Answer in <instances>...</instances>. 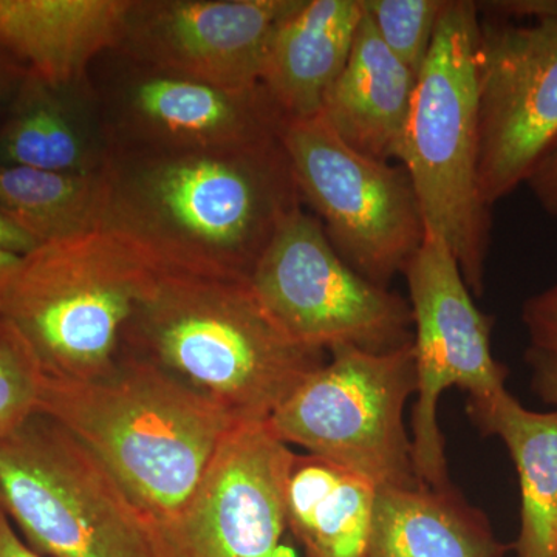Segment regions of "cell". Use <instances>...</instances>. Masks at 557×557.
<instances>
[{
  "mask_svg": "<svg viewBox=\"0 0 557 557\" xmlns=\"http://www.w3.org/2000/svg\"><path fill=\"white\" fill-rule=\"evenodd\" d=\"M527 362L531 369L534 394L552 405L557 412V357L528 348Z\"/></svg>",
  "mask_w": 557,
  "mask_h": 557,
  "instance_id": "83f0119b",
  "label": "cell"
},
{
  "mask_svg": "<svg viewBox=\"0 0 557 557\" xmlns=\"http://www.w3.org/2000/svg\"><path fill=\"white\" fill-rule=\"evenodd\" d=\"M0 509L47 557H157L152 520L79 440L40 412L0 438Z\"/></svg>",
  "mask_w": 557,
  "mask_h": 557,
  "instance_id": "8992f818",
  "label": "cell"
},
{
  "mask_svg": "<svg viewBox=\"0 0 557 557\" xmlns=\"http://www.w3.org/2000/svg\"><path fill=\"white\" fill-rule=\"evenodd\" d=\"M509 549L453 483L376 494L368 557H505Z\"/></svg>",
  "mask_w": 557,
  "mask_h": 557,
  "instance_id": "ac0fdd59",
  "label": "cell"
},
{
  "mask_svg": "<svg viewBox=\"0 0 557 557\" xmlns=\"http://www.w3.org/2000/svg\"><path fill=\"white\" fill-rule=\"evenodd\" d=\"M376 494L346 468L295 454L285 493L288 531L306 557H368Z\"/></svg>",
  "mask_w": 557,
  "mask_h": 557,
  "instance_id": "ffe728a7",
  "label": "cell"
},
{
  "mask_svg": "<svg viewBox=\"0 0 557 557\" xmlns=\"http://www.w3.org/2000/svg\"><path fill=\"white\" fill-rule=\"evenodd\" d=\"M479 186L487 208L515 193L557 138V20L480 14Z\"/></svg>",
  "mask_w": 557,
  "mask_h": 557,
  "instance_id": "7c38bea8",
  "label": "cell"
},
{
  "mask_svg": "<svg viewBox=\"0 0 557 557\" xmlns=\"http://www.w3.org/2000/svg\"><path fill=\"white\" fill-rule=\"evenodd\" d=\"M22 258L24 256L0 248V307H2L3 298L9 292L14 274L20 269Z\"/></svg>",
  "mask_w": 557,
  "mask_h": 557,
  "instance_id": "1f68e13d",
  "label": "cell"
},
{
  "mask_svg": "<svg viewBox=\"0 0 557 557\" xmlns=\"http://www.w3.org/2000/svg\"><path fill=\"white\" fill-rule=\"evenodd\" d=\"M362 0H302L281 22L262 86L287 120L313 119L346 67L361 24Z\"/></svg>",
  "mask_w": 557,
  "mask_h": 557,
  "instance_id": "2e32d148",
  "label": "cell"
},
{
  "mask_svg": "<svg viewBox=\"0 0 557 557\" xmlns=\"http://www.w3.org/2000/svg\"><path fill=\"white\" fill-rule=\"evenodd\" d=\"M295 453L269 421L230 432L177 515L153 523L157 557H295L284 544Z\"/></svg>",
  "mask_w": 557,
  "mask_h": 557,
  "instance_id": "8fae6325",
  "label": "cell"
},
{
  "mask_svg": "<svg viewBox=\"0 0 557 557\" xmlns=\"http://www.w3.org/2000/svg\"><path fill=\"white\" fill-rule=\"evenodd\" d=\"M132 0H0V50L53 89H76L119 49Z\"/></svg>",
  "mask_w": 557,
  "mask_h": 557,
  "instance_id": "9a60e30c",
  "label": "cell"
},
{
  "mask_svg": "<svg viewBox=\"0 0 557 557\" xmlns=\"http://www.w3.org/2000/svg\"><path fill=\"white\" fill-rule=\"evenodd\" d=\"M46 372L20 330L0 314V438L38 412Z\"/></svg>",
  "mask_w": 557,
  "mask_h": 557,
  "instance_id": "cb8c5ba5",
  "label": "cell"
},
{
  "mask_svg": "<svg viewBox=\"0 0 557 557\" xmlns=\"http://www.w3.org/2000/svg\"><path fill=\"white\" fill-rule=\"evenodd\" d=\"M131 64L102 110L108 152L236 149L281 138L287 119L263 86L223 90Z\"/></svg>",
  "mask_w": 557,
  "mask_h": 557,
  "instance_id": "5bb4252c",
  "label": "cell"
},
{
  "mask_svg": "<svg viewBox=\"0 0 557 557\" xmlns=\"http://www.w3.org/2000/svg\"><path fill=\"white\" fill-rule=\"evenodd\" d=\"M75 89H53L25 73L0 123V166L91 174L104 168L102 132L90 129Z\"/></svg>",
  "mask_w": 557,
  "mask_h": 557,
  "instance_id": "44dd1931",
  "label": "cell"
},
{
  "mask_svg": "<svg viewBox=\"0 0 557 557\" xmlns=\"http://www.w3.org/2000/svg\"><path fill=\"white\" fill-rule=\"evenodd\" d=\"M163 273L149 249L102 226L25 255L0 314L27 339L46 375L98 379L115 364L124 327Z\"/></svg>",
  "mask_w": 557,
  "mask_h": 557,
  "instance_id": "277c9868",
  "label": "cell"
},
{
  "mask_svg": "<svg viewBox=\"0 0 557 557\" xmlns=\"http://www.w3.org/2000/svg\"><path fill=\"white\" fill-rule=\"evenodd\" d=\"M468 416L515 461L520 487L519 557H557V412L528 410L504 388L468 399Z\"/></svg>",
  "mask_w": 557,
  "mask_h": 557,
  "instance_id": "d6986e66",
  "label": "cell"
},
{
  "mask_svg": "<svg viewBox=\"0 0 557 557\" xmlns=\"http://www.w3.org/2000/svg\"><path fill=\"white\" fill-rule=\"evenodd\" d=\"M480 11L446 0L410 106L399 164L424 230L446 242L472 295L485 292L491 214L479 186Z\"/></svg>",
  "mask_w": 557,
  "mask_h": 557,
  "instance_id": "5b68a950",
  "label": "cell"
},
{
  "mask_svg": "<svg viewBox=\"0 0 557 557\" xmlns=\"http://www.w3.org/2000/svg\"><path fill=\"white\" fill-rule=\"evenodd\" d=\"M104 226L164 271L249 278L282 215L302 203L281 138L236 149L109 150ZM304 205V203H302Z\"/></svg>",
  "mask_w": 557,
  "mask_h": 557,
  "instance_id": "6da1fadb",
  "label": "cell"
},
{
  "mask_svg": "<svg viewBox=\"0 0 557 557\" xmlns=\"http://www.w3.org/2000/svg\"><path fill=\"white\" fill-rule=\"evenodd\" d=\"M170 372L239 423H262L327 362L289 338L248 278L164 271L132 314L121 347Z\"/></svg>",
  "mask_w": 557,
  "mask_h": 557,
  "instance_id": "3957f363",
  "label": "cell"
},
{
  "mask_svg": "<svg viewBox=\"0 0 557 557\" xmlns=\"http://www.w3.org/2000/svg\"><path fill=\"white\" fill-rule=\"evenodd\" d=\"M522 321L530 335V348L557 357V285L523 304Z\"/></svg>",
  "mask_w": 557,
  "mask_h": 557,
  "instance_id": "d4e9b609",
  "label": "cell"
},
{
  "mask_svg": "<svg viewBox=\"0 0 557 557\" xmlns=\"http://www.w3.org/2000/svg\"><path fill=\"white\" fill-rule=\"evenodd\" d=\"M417 78L387 49L364 11L346 67L319 115L358 152L398 160Z\"/></svg>",
  "mask_w": 557,
  "mask_h": 557,
  "instance_id": "e0dca14e",
  "label": "cell"
},
{
  "mask_svg": "<svg viewBox=\"0 0 557 557\" xmlns=\"http://www.w3.org/2000/svg\"><path fill=\"white\" fill-rule=\"evenodd\" d=\"M24 76V70L0 50V123L5 119Z\"/></svg>",
  "mask_w": 557,
  "mask_h": 557,
  "instance_id": "f1b7e54d",
  "label": "cell"
},
{
  "mask_svg": "<svg viewBox=\"0 0 557 557\" xmlns=\"http://www.w3.org/2000/svg\"><path fill=\"white\" fill-rule=\"evenodd\" d=\"M302 0H132L119 53L231 91L262 86L271 39Z\"/></svg>",
  "mask_w": 557,
  "mask_h": 557,
  "instance_id": "4fadbf2b",
  "label": "cell"
},
{
  "mask_svg": "<svg viewBox=\"0 0 557 557\" xmlns=\"http://www.w3.org/2000/svg\"><path fill=\"white\" fill-rule=\"evenodd\" d=\"M296 557V556H295Z\"/></svg>",
  "mask_w": 557,
  "mask_h": 557,
  "instance_id": "d6a6232c",
  "label": "cell"
},
{
  "mask_svg": "<svg viewBox=\"0 0 557 557\" xmlns=\"http://www.w3.org/2000/svg\"><path fill=\"white\" fill-rule=\"evenodd\" d=\"M446 0H362V9L388 50L420 75Z\"/></svg>",
  "mask_w": 557,
  "mask_h": 557,
  "instance_id": "603a6c76",
  "label": "cell"
},
{
  "mask_svg": "<svg viewBox=\"0 0 557 557\" xmlns=\"http://www.w3.org/2000/svg\"><path fill=\"white\" fill-rule=\"evenodd\" d=\"M38 412L79 440L153 523L174 518L230 432L225 409L149 359L120 348L106 375H46Z\"/></svg>",
  "mask_w": 557,
  "mask_h": 557,
  "instance_id": "7a4b0ae2",
  "label": "cell"
},
{
  "mask_svg": "<svg viewBox=\"0 0 557 557\" xmlns=\"http://www.w3.org/2000/svg\"><path fill=\"white\" fill-rule=\"evenodd\" d=\"M0 248L25 256L33 251V249L38 248V245L27 234L22 233L16 225H13L7 219V215L0 211Z\"/></svg>",
  "mask_w": 557,
  "mask_h": 557,
  "instance_id": "4dcf8cb0",
  "label": "cell"
},
{
  "mask_svg": "<svg viewBox=\"0 0 557 557\" xmlns=\"http://www.w3.org/2000/svg\"><path fill=\"white\" fill-rule=\"evenodd\" d=\"M413 319L417 401L412 412L413 465L428 486L449 485L438 401L449 387L485 398L504 391L509 375L491 350L494 318L483 313L446 242L424 230L405 270Z\"/></svg>",
  "mask_w": 557,
  "mask_h": 557,
  "instance_id": "30bf717a",
  "label": "cell"
},
{
  "mask_svg": "<svg viewBox=\"0 0 557 557\" xmlns=\"http://www.w3.org/2000/svg\"><path fill=\"white\" fill-rule=\"evenodd\" d=\"M106 200L102 170L65 174L0 166V211L38 247L102 228Z\"/></svg>",
  "mask_w": 557,
  "mask_h": 557,
  "instance_id": "7402d4cb",
  "label": "cell"
},
{
  "mask_svg": "<svg viewBox=\"0 0 557 557\" xmlns=\"http://www.w3.org/2000/svg\"><path fill=\"white\" fill-rule=\"evenodd\" d=\"M480 13L507 21L542 22L557 20V0H490L475 2Z\"/></svg>",
  "mask_w": 557,
  "mask_h": 557,
  "instance_id": "484cf974",
  "label": "cell"
},
{
  "mask_svg": "<svg viewBox=\"0 0 557 557\" xmlns=\"http://www.w3.org/2000/svg\"><path fill=\"white\" fill-rule=\"evenodd\" d=\"M0 557H47L22 541L5 512L0 509Z\"/></svg>",
  "mask_w": 557,
  "mask_h": 557,
  "instance_id": "f546056e",
  "label": "cell"
},
{
  "mask_svg": "<svg viewBox=\"0 0 557 557\" xmlns=\"http://www.w3.org/2000/svg\"><path fill=\"white\" fill-rule=\"evenodd\" d=\"M525 183L541 208L557 218V138L545 150Z\"/></svg>",
  "mask_w": 557,
  "mask_h": 557,
  "instance_id": "4316f807",
  "label": "cell"
},
{
  "mask_svg": "<svg viewBox=\"0 0 557 557\" xmlns=\"http://www.w3.org/2000/svg\"><path fill=\"white\" fill-rule=\"evenodd\" d=\"M281 141L302 203L362 277L388 288L424 237L416 189L401 164L348 146L321 115L285 120Z\"/></svg>",
  "mask_w": 557,
  "mask_h": 557,
  "instance_id": "9c48e42d",
  "label": "cell"
},
{
  "mask_svg": "<svg viewBox=\"0 0 557 557\" xmlns=\"http://www.w3.org/2000/svg\"><path fill=\"white\" fill-rule=\"evenodd\" d=\"M417 394L413 343L370 354L333 348L269 420L282 442L368 479L376 490L424 485L413 465L405 408Z\"/></svg>",
  "mask_w": 557,
  "mask_h": 557,
  "instance_id": "52a82bcc",
  "label": "cell"
},
{
  "mask_svg": "<svg viewBox=\"0 0 557 557\" xmlns=\"http://www.w3.org/2000/svg\"><path fill=\"white\" fill-rule=\"evenodd\" d=\"M248 281L278 327L302 346L386 354L413 343L409 300L351 269L302 203L278 220Z\"/></svg>",
  "mask_w": 557,
  "mask_h": 557,
  "instance_id": "ba28073f",
  "label": "cell"
}]
</instances>
